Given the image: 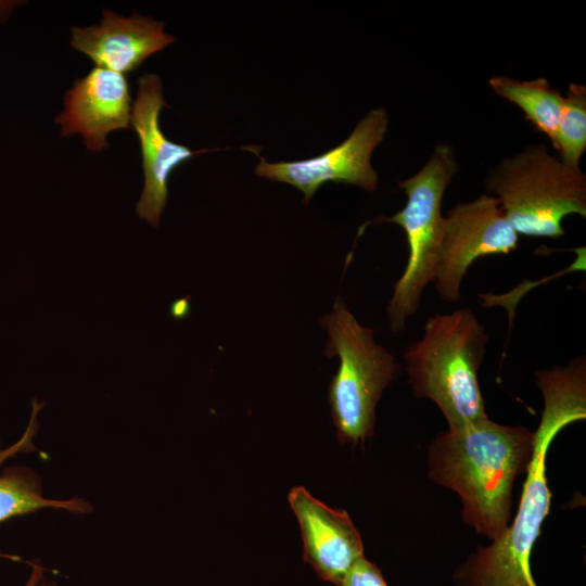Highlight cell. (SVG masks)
Returning <instances> with one entry per match:
<instances>
[{
    "label": "cell",
    "instance_id": "e0dca14e",
    "mask_svg": "<svg viewBox=\"0 0 586 586\" xmlns=\"http://www.w3.org/2000/svg\"><path fill=\"white\" fill-rule=\"evenodd\" d=\"M30 572L25 586H59L55 582L47 578V569L37 560L29 562Z\"/></svg>",
    "mask_w": 586,
    "mask_h": 586
},
{
    "label": "cell",
    "instance_id": "7c38bea8",
    "mask_svg": "<svg viewBox=\"0 0 586 586\" xmlns=\"http://www.w3.org/2000/svg\"><path fill=\"white\" fill-rule=\"evenodd\" d=\"M164 27V22L137 12L125 17L103 10L100 25L72 28L71 46L92 60L97 67L127 74L176 40Z\"/></svg>",
    "mask_w": 586,
    "mask_h": 586
},
{
    "label": "cell",
    "instance_id": "4fadbf2b",
    "mask_svg": "<svg viewBox=\"0 0 586 586\" xmlns=\"http://www.w3.org/2000/svg\"><path fill=\"white\" fill-rule=\"evenodd\" d=\"M43 403L33 400L31 416L28 425L14 444L3 448L0 442V524L14 517L36 512L44 508L62 509L75 514L92 512V505L79 497L68 499H52L43 496L42 483L39 475L28 467H7L3 463L18 455L36 450L34 437L38 431L37 417ZM9 559L18 560L17 557L3 555Z\"/></svg>",
    "mask_w": 586,
    "mask_h": 586
},
{
    "label": "cell",
    "instance_id": "52a82bcc",
    "mask_svg": "<svg viewBox=\"0 0 586 586\" xmlns=\"http://www.w3.org/2000/svg\"><path fill=\"white\" fill-rule=\"evenodd\" d=\"M518 241L519 234L495 196L481 194L454 205L444 216L434 264L432 282L441 298L457 303L461 300L462 280L474 260L509 254Z\"/></svg>",
    "mask_w": 586,
    "mask_h": 586
},
{
    "label": "cell",
    "instance_id": "6da1fadb",
    "mask_svg": "<svg viewBox=\"0 0 586 586\" xmlns=\"http://www.w3.org/2000/svg\"><path fill=\"white\" fill-rule=\"evenodd\" d=\"M535 375L544 410L534 432L518 511L498 538L477 547L456 568L453 578L457 586H538L531 571V555L550 508L546 456L563 428L586 417V358L578 355L565 367L539 370Z\"/></svg>",
    "mask_w": 586,
    "mask_h": 586
},
{
    "label": "cell",
    "instance_id": "5b68a950",
    "mask_svg": "<svg viewBox=\"0 0 586 586\" xmlns=\"http://www.w3.org/2000/svg\"><path fill=\"white\" fill-rule=\"evenodd\" d=\"M326 355L340 366L329 386V404L341 443L356 445L373 433L375 407L402 366L374 340V331L359 323L339 297L322 317Z\"/></svg>",
    "mask_w": 586,
    "mask_h": 586
},
{
    "label": "cell",
    "instance_id": "9a60e30c",
    "mask_svg": "<svg viewBox=\"0 0 586 586\" xmlns=\"http://www.w3.org/2000/svg\"><path fill=\"white\" fill-rule=\"evenodd\" d=\"M551 143L560 153V161L564 165L581 168V158L586 149V88L584 86L570 84Z\"/></svg>",
    "mask_w": 586,
    "mask_h": 586
},
{
    "label": "cell",
    "instance_id": "8fae6325",
    "mask_svg": "<svg viewBox=\"0 0 586 586\" xmlns=\"http://www.w3.org/2000/svg\"><path fill=\"white\" fill-rule=\"evenodd\" d=\"M288 499L301 527L304 561L321 579L339 586L364 557L360 535L348 513L326 506L303 486L292 488Z\"/></svg>",
    "mask_w": 586,
    "mask_h": 586
},
{
    "label": "cell",
    "instance_id": "3957f363",
    "mask_svg": "<svg viewBox=\"0 0 586 586\" xmlns=\"http://www.w3.org/2000/svg\"><path fill=\"white\" fill-rule=\"evenodd\" d=\"M488 334L471 308L430 316L421 339L404 352L409 384L417 398H429L449 429L487 417L479 383Z\"/></svg>",
    "mask_w": 586,
    "mask_h": 586
},
{
    "label": "cell",
    "instance_id": "30bf717a",
    "mask_svg": "<svg viewBox=\"0 0 586 586\" xmlns=\"http://www.w3.org/2000/svg\"><path fill=\"white\" fill-rule=\"evenodd\" d=\"M131 102L127 77L95 66L66 91L55 123L61 137L80 133L88 150L101 152L111 131L130 128Z\"/></svg>",
    "mask_w": 586,
    "mask_h": 586
},
{
    "label": "cell",
    "instance_id": "277c9868",
    "mask_svg": "<svg viewBox=\"0 0 586 586\" xmlns=\"http://www.w3.org/2000/svg\"><path fill=\"white\" fill-rule=\"evenodd\" d=\"M485 189L518 234L562 237L566 216L586 217L585 174L564 165L545 144L501 160L486 176Z\"/></svg>",
    "mask_w": 586,
    "mask_h": 586
},
{
    "label": "cell",
    "instance_id": "5bb4252c",
    "mask_svg": "<svg viewBox=\"0 0 586 586\" xmlns=\"http://www.w3.org/2000/svg\"><path fill=\"white\" fill-rule=\"evenodd\" d=\"M488 85L498 95L520 107L539 131L552 140L564 102V94L546 78L517 80L493 76Z\"/></svg>",
    "mask_w": 586,
    "mask_h": 586
},
{
    "label": "cell",
    "instance_id": "2e32d148",
    "mask_svg": "<svg viewBox=\"0 0 586 586\" xmlns=\"http://www.w3.org/2000/svg\"><path fill=\"white\" fill-rule=\"evenodd\" d=\"M339 586H387L380 569L364 557L359 558Z\"/></svg>",
    "mask_w": 586,
    "mask_h": 586
},
{
    "label": "cell",
    "instance_id": "7a4b0ae2",
    "mask_svg": "<svg viewBox=\"0 0 586 586\" xmlns=\"http://www.w3.org/2000/svg\"><path fill=\"white\" fill-rule=\"evenodd\" d=\"M534 432L488 417L438 433L428 451L429 477L461 499L463 521L488 538H498L510 522L518 475L527 471Z\"/></svg>",
    "mask_w": 586,
    "mask_h": 586
},
{
    "label": "cell",
    "instance_id": "8992f818",
    "mask_svg": "<svg viewBox=\"0 0 586 586\" xmlns=\"http://www.w3.org/2000/svg\"><path fill=\"white\" fill-rule=\"evenodd\" d=\"M457 170L453 148L446 143L436 144L422 168L398 182L407 196L403 209L382 219L402 227L408 245L405 270L394 284L386 308L393 332L405 329L407 320L419 310L424 289L433 280L444 222L442 202Z\"/></svg>",
    "mask_w": 586,
    "mask_h": 586
},
{
    "label": "cell",
    "instance_id": "ba28073f",
    "mask_svg": "<svg viewBox=\"0 0 586 586\" xmlns=\"http://www.w3.org/2000/svg\"><path fill=\"white\" fill-rule=\"evenodd\" d=\"M387 127L388 115L385 109L371 110L337 146L318 156L293 162L269 163L260 157L255 174L295 187L304 193V204L329 181L374 191L379 176L371 165V155L383 141Z\"/></svg>",
    "mask_w": 586,
    "mask_h": 586
},
{
    "label": "cell",
    "instance_id": "9c48e42d",
    "mask_svg": "<svg viewBox=\"0 0 586 586\" xmlns=\"http://www.w3.org/2000/svg\"><path fill=\"white\" fill-rule=\"evenodd\" d=\"M168 107L163 97L162 80L155 74H144L138 80L130 123L140 141L144 186L136 213L152 226H157L167 204V181L174 170L192 156L215 150L194 151L170 141L160 126V113Z\"/></svg>",
    "mask_w": 586,
    "mask_h": 586
}]
</instances>
